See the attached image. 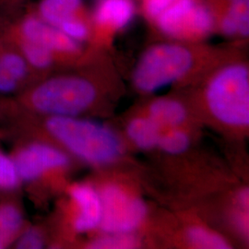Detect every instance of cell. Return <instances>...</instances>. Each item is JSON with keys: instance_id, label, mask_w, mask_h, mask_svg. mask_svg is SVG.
Instances as JSON below:
<instances>
[{"instance_id": "7402d4cb", "label": "cell", "mask_w": 249, "mask_h": 249, "mask_svg": "<svg viewBox=\"0 0 249 249\" xmlns=\"http://www.w3.org/2000/svg\"><path fill=\"white\" fill-rule=\"evenodd\" d=\"M176 0H142L141 9L144 18L148 20V22L153 21L160 12L166 9L169 5Z\"/></svg>"}, {"instance_id": "2e32d148", "label": "cell", "mask_w": 249, "mask_h": 249, "mask_svg": "<svg viewBox=\"0 0 249 249\" xmlns=\"http://www.w3.org/2000/svg\"><path fill=\"white\" fill-rule=\"evenodd\" d=\"M187 239L190 244L202 249H230L229 244L221 235L202 227H192L187 231Z\"/></svg>"}, {"instance_id": "e0dca14e", "label": "cell", "mask_w": 249, "mask_h": 249, "mask_svg": "<svg viewBox=\"0 0 249 249\" xmlns=\"http://www.w3.org/2000/svg\"><path fill=\"white\" fill-rule=\"evenodd\" d=\"M138 245V240L130 233H110L91 242L89 249H130L137 248Z\"/></svg>"}, {"instance_id": "4316f807", "label": "cell", "mask_w": 249, "mask_h": 249, "mask_svg": "<svg viewBox=\"0 0 249 249\" xmlns=\"http://www.w3.org/2000/svg\"><path fill=\"white\" fill-rule=\"evenodd\" d=\"M2 246H3V244H2V240H1V239H0V249H1V248H2Z\"/></svg>"}, {"instance_id": "ac0fdd59", "label": "cell", "mask_w": 249, "mask_h": 249, "mask_svg": "<svg viewBox=\"0 0 249 249\" xmlns=\"http://www.w3.org/2000/svg\"><path fill=\"white\" fill-rule=\"evenodd\" d=\"M0 70L18 82L26 76V60L18 53H3L0 55Z\"/></svg>"}, {"instance_id": "ba28073f", "label": "cell", "mask_w": 249, "mask_h": 249, "mask_svg": "<svg viewBox=\"0 0 249 249\" xmlns=\"http://www.w3.org/2000/svg\"><path fill=\"white\" fill-rule=\"evenodd\" d=\"M69 163L67 155L52 146L36 143L20 151L15 164L18 178L24 181H34L48 170L61 168Z\"/></svg>"}, {"instance_id": "603a6c76", "label": "cell", "mask_w": 249, "mask_h": 249, "mask_svg": "<svg viewBox=\"0 0 249 249\" xmlns=\"http://www.w3.org/2000/svg\"><path fill=\"white\" fill-rule=\"evenodd\" d=\"M17 246L18 249H40L44 247V239L39 231L30 229L21 235Z\"/></svg>"}, {"instance_id": "5bb4252c", "label": "cell", "mask_w": 249, "mask_h": 249, "mask_svg": "<svg viewBox=\"0 0 249 249\" xmlns=\"http://www.w3.org/2000/svg\"><path fill=\"white\" fill-rule=\"evenodd\" d=\"M127 135L139 148L150 150L160 139V126L151 118H136L127 125Z\"/></svg>"}, {"instance_id": "5b68a950", "label": "cell", "mask_w": 249, "mask_h": 249, "mask_svg": "<svg viewBox=\"0 0 249 249\" xmlns=\"http://www.w3.org/2000/svg\"><path fill=\"white\" fill-rule=\"evenodd\" d=\"M163 36L197 42L215 31L213 13L205 0H176L151 22Z\"/></svg>"}, {"instance_id": "4fadbf2b", "label": "cell", "mask_w": 249, "mask_h": 249, "mask_svg": "<svg viewBox=\"0 0 249 249\" xmlns=\"http://www.w3.org/2000/svg\"><path fill=\"white\" fill-rule=\"evenodd\" d=\"M187 117V110L176 100L159 99L152 103L150 108V118L159 126H177Z\"/></svg>"}, {"instance_id": "6da1fadb", "label": "cell", "mask_w": 249, "mask_h": 249, "mask_svg": "<svg viewBox=\"0 0 249 249\" xmlns=\"http://www.w3.org/2000/svg\"><path fill=\"white\" fill-rule=\"evenodd\" d=\"M48 131L80 159L104 164L116 160L121 142L110 128L74 116H52L46 123Z\"/></svg>"}, {"instance_id": "277c9868", "label": "cell", "mask_w": 249, "mask_h": 249, "mask_svg": "<svg viewBox=\"0 0 249 249\" xmlns=\"http://www.w3.org/2000/svg\"><path fill=\"white\" fill-rule=\"evenodd\" d=\"M97 89L90 80L79 76H60L45 80L32 94L37 110L53 116H75L94 102Z\"/></svg>"}, {"instance_id": "cb8c5ba5", "label": "cell", "mask_w": 249, "mask_h": 249, "mask_svg": "<svg viewBox=\"0 0 249 249\" xmlns=\"http://www.w3.org/2000/svg\"><path fill=\"white\" fill-rule=\"evenodd\" d=\"M17 81L12 80L6 73L0 70V92L9 93L13 91L17 87Z\"/></svg>"}, {"instance_id": "52a82bcc", "label": "cell", "mask_w": 249, "mask_h": 249, "mask_svg": "<svg viewBox=\"0 0 249 249\" xmlns=\"http://www.w3.org/2000/svg\"><path fill=\"white\" fill-rule=\"evenodd\" d=\"M137 14L134 0H98L90 14L91 36L110 40L125 29Z\"/></svg>"}, {"instance_id": "d6986e66", "label": "cell", "mask_w": 249, "mask_h": 249, "mask_svg": "<svg viewBox=\"0 0 249 249\" xmlns=\"http://www.w3.org/2000/svg\"><path fill=\"white\" fill-rule=\"evenodd\" d=\"M22 224L21 214L13 206L0 208V234L1 237H9L19 230Z\"/></svg>"}, {"instance_id": "9c48e42d", "label": "cell", "mask_w": 249, "mask_h": 249, "mask_svg": "<svg viewBox=\"0 0 249 249\" xmlns=\"http://www.w3.org/2000/svg\"><path fill=\"white\" fill-rule=\"evenodd\" d=\"M19 30L22 39L44 45L54 54L74 55L80 53V43L66 36L59 29L45 22L37 15H30L24 18Z\"/></svg>"}, {"instance_id": "7a4b0ae2", "label": "cell", "mask_w": 249, "mask_h": 249, "mask_svg": "<svg viewBox=\"0 0 249 249\" xmlns=\"http://www.w3.org/2000/svg\"><path fill=\"white\" fill-rule=\"evenodd\" d=\"M196 51L180 43L152 45L143 53L133 74L135 87L153 92L188 75L196 65Z\"/></svg>"}, {"instance_id": "ffe728a7", "label": "cell", "mask_w": 249, "mask_h": 249, "mask_svg": "<svg viewBox=\"0 0 249 249\" xmlns=\"http://www.w3.org/2000/svg\"><path fill=\"white\" fill-rule=\"evenodd\" d=\"M160 149L170 154H180L187 151L189 146V138L187 134L174 130L160 136L158 144Z\"/></svg>"}, {"instance_id": "30bf717a", "label": "cell", "mask_w": 249, "mask_h": 249, "mask_svg": "<svg viewBox=\"0 0 249 249\" xmlns=\"http://www.w3.org/2000/svg\"><path fill=\"white\" fill-rule=\"evenodd\" d=\"M210 8L213 13L215 31L227 37H249V0H239Z\"/></svg>"}, {"instance_id": "44dd1931", "label": "cell", "mask_w": 249, "mask_h": 249, "mask_svg": "<svg viewBox=\"0 0 249 249\" xmlns=\"http://www.w3.org/2000/svg\"><path fill=\"white\" fill-rule=\"evenodd\" d=\"M18 180L15 161L0 152V188H15L18 186Z\"/></svg>"}, {"instance_id": "3957f363", "label": "cell", "mask_w": 249, "mask_h": 249, "mask_svg": "<svg viewBox=\"0 0 249 249\" xmlns=\"http://www.w3.org/2000/svg\"><path fill=\"white\" fill-rule=\"evenodd\" d=\"M206 100L217 119L224 124H249V71L243 63H231L214 73L208 82Z\"/></svg>"}, {"instance_id": "9a60e30c", "label": "cell", "mask_w": 249, "mask_h": 249, "mask_svg": "<svg viewBox=\"0 0 249 249\" xmlns=\"http://www.w3.org/2000/svg\"><path fill=\"white\" fill-rule=\"evenodd\" d=\"M21 50L26 62L38 70H46L52 66L54 60V53L35 42L22 39Z\"/></svg>"}, {"instance_id": "8fae6325", "label": "cell", "mask_w": 249, "mask_h": 249, "mask_svg": "<svg viewBox=\"0 0 249 249\" xmlns=\"http://www.w3.org/2000/svg\"><path fill=\"white\" fill-rule=\"evenodd\" d=\"M73 200L80 208V213L75 221V229L79 232H87L100 225L103 217V201L101 195L89 186L77 185L71 191Z\"/></svg>"}, {"instance_id": "8992f818", "label": "cell", "mask_w": 249, "mask_h": 249, "mask_svg": "<svg viewBox=\"0 0 249 249\" xmlns=\"http://www.w3.org/2000/svg\"><path fill=\"white\" fill-rule=\"evenodd\" d=\"M101 197L103 217L100 225L108 233H130L142 224L147 213L142 200L128 195L120 187H107Z\"/></svg>"}, {"instance_id": "7c38bea8", "label": "cell", "mask_w": 249, "mask_h": 249, "mask_svg": "<svg viewBox=\"0 0 249 249\" xmlns=\"http://www.w3.org/2000/svg\"><path fill=\"white\" fill-rule=\"evenodd\" d=\"M87 13L89 12L84 7L83 0H42L37 16L57 28L71 18Z\"/></svg>"}, {"instance_id": "d4e9b609", "label": "cell", "mask_w": 249, "mask_h": 249, "mask_svg": "<svg viewBox=\"0 0 249 249\" xmlns=\"http://www.w3.org/2000/svg\"><path fill=\"white\" fill-rule=\"evenodd\" d=\"M249 190H248V189L242 191L240 194H239V196H238L239 204H240L244 209L248 208V206H249Z\"/></svg>"}, {"instance_id": "484cf974", "label": "cell", "mask_w": 249, "mask_h": 249, "mask_svg": "<svg viewBox=\"0 0 249 249\" xmlns=\"http://www.w3.org/2000/svg\"><path fill=\"white\" fill-rule=\"evenodd\" d=\"M205 1L209 5V7H215V6H219V5H223V4H228V3H231V2L239 1V0H205Z\"/></svg>"}]
</instances>
